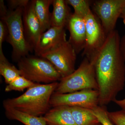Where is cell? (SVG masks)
Wrapping results in <instances>:
<instances>
[{
	"mask_svg": "<svg viewBox=\"0 0 125 125\" xmlns=\"http://www.w3.org/2000/svg\"><path fill=\"white\" fill-rule=\"evenodd\" d=\"M120 18H121L123 20V22L124 24L125 25V6L123 9L121 14Z\"/></svg>",
	"mask_w": 125,
	"mask_h": 125,
	"instance_id": "83f0119b",
	"label": "cell"
},
{
	"mask_svg": "<svg viewBox=\"0 0 125 125\" xmlns=\"http://www.w3.org/2000/svg\"><path fill=\"white\" fill-rule=\"evenodd\" d=\"M76 55L74 49L67 40L40 57L49 61L63 78L75 70Z\"/></svg>",
	"mask_w": 125,
	"mask_h": 125,
	"instance_id": "9c48e42d",
	"label": "cell"
},
{
	"mask_svg": "<svg viewBox=\"0 0 125 125\" xmlns=\"http://www.w3.org/2000/svg\"><path fill=\"white\" fill-rule=\"evenodd\" d=\"M67 41L65 28L51 27L40 35L34 51L36 55L41 56Z\"/></svg>",
	"mask_w": 125,
	"mask_h": 125,
	"instance_id": "8fae6325",
	"label": "cell"
},
{
	"mask_svg": "<svg viewBox=\"0 0 125 125\" xmlns=\"http://www.w3.org/2000/svg\"><path fill=\"white\" fill-rule=\"evenodd\" d=\"M23 9L20 7L14 10L8 9L6 14L0 17L1 20L7 25L8 34L6 40L12 47V60L17 62L33 52L25 36L22 21Z\"/></svg>",
	"mask_w": 125,
	"mask_h": 125,
	"instance_id": "3957f363",
	"label": "cell"
},
{
	"mask_svg": "<svg viewBox=\"0 0 125 125\" xmlns=\"http://www.w3.org/2000/svg\"><path fill=\"white\" fill-rule=\"evenodd\" d=\"M101 125V124H100V123H99V125Z\"/></svg>",
	"mask_w": 125,
	"mask_h": 125,
	"instance_id": "f1b7e54d",
	"label": "cell"
},
{
	"mask_svg": "<svg viewBox=\"0 0 125 125\" xmlns=\"http://www.w3.org/2000/svg\"><path fill=\"white\" fill-rule=\"evenodd\" d=\"M53 10L51 13V27L66 28L71 15L70 8L66 0H53Z\"/></svg>",
	"mask_w": 125,
	"mask_h": 125,
	"instance_id": "5bb4252c",
	"label": "cell"
},
{
	"mask_svg": "<svg viewBox=\"0 0 125 125\" xmlns=\"http://www.w3.org/2000/svg\"><path fill=\"white\" fill-rule=\"evenodd\" d=\"M86 27V42L82 55L90 62L105 42L107 37L100 21L92 10L84 18Z\"/></svg>",
	"mask_w": 125,
	"mask_h": 125,
	"instance_id": "8992f818",
	"label": "cell"
},
{
	"mask_svg": "<svg viewBox=\"0 0 125 125\" xmlns=\"http://www.w3.org/2000/svg\"><path fill=\"white\" fill-rule=\"evenodd\" d=\"M121 37L115 30L90 62L98 86L99 105L106 106L116 99L125 85V63L120 48Z\"/></svg>",
	"mask_w": 125,
	"mask_h": 125,
	"instance_id": "6da1fadb",
	"label": "cell"
},
{
	"mask_svg": "<svg viewBox=\"0 0 125 125\" xmlns=\"http://www.w3.org/2000/svg\"><path fill=\"white\" fill-rule=\"evenodd\" d=\"M29 0H7L9 10H14L20 7L24 8L29 2Z\"/></svg>",
	"mask_w": 125,
	"mask_h": 125,
	"instance_id": "cb8c5ba5",
	"label": "cell"
},
{
	"mask_svg": "<svg viewBox=\"0 0 125 125\" xmlns=\"http://www.w3.org/2000/svg\"><path fill=\"white\" fill-rule=\"evenodd\" d=\"M18 66L21 76L34 83L47 84L58 82L62 78L49 61L36 55H29L21 58Z\"/></svg>",
	"mask_w": 125,
	"mask_h": 125,
	"instance_id": "277c9868",
	"label": "cell"
},
{
	"mask_svg": "<svg viewBox=\"0 0 125 125\" xmlns=\"http://www.w3.org/2000/svg\"><path fill=\"white\" fill-rule=\"evenodd\" d=\"M98 90L85 89L67 94L54 92L50 100L52 107L60 106L79 107L93 109L99 105Z\"/></svg>",
	"mask_w": 125,
	"mask_h": 125,
	"instance_id": "ba28073f",
	"label": "cell"
},
{
	"mask_svg": "<svg viewBox=\"0 0 125 125\" xmlns=\"http://www.w3.org/2000/svg\"><path fill=\"white\" fill-rule=\"evenodd\" d=\"M125 0H92V11L101 21L107 35L115 30L124 7Z\"/></svg>",
	"mask_w": 125,
	"mask_h": 125,
	"instance_id": "52a82bcc",
	"label": "cell"
},
{
	"mask_svg": "<svg viewBox=\"0 0 125 125\" xmlns=\"http://www.w3.org/2000/svg\"><path fill=\"white\" fill-rule=\"evenodd\" d=\"M58 84V82L47 84L36 83L20 96L4 100L3 106L34 116H42L51 107L50 100Z\"/></svg>",
	"mask_w": 125,
	"mask_h": 125,
	"instance_id": "7a4b0ae2",
	"label": "cell"
},
{
	"mask_svg": "<svg viewBox=\"0 0 125 125\" xmlns=\"http://www.w3.org/2000/svg\"><path fill=\"white\" fill-rule=\"evenodd\" d=\"M35 83L23 76H20L7 84L5 87V91L6 92L11 91L23 92L26 89L33 86Z\"/></svg>",
	"mask_w": 125,
	"mask_h": 125,
	"instance_id": "ffe728a7",
	"label": "cell"
},
{
	"mask_svg": "<svg viewBox=\"0 0 125 125\" xmlns=\"http://www.w3.org/2000/svg\"><path fill=\"white\" fill-rule=\"evenodd\" d=\"M8 34V30L5 23L0 21V58L5 56L2 51V43L6 40Z\"/></svg>",
	"mask_w": 125,
	"mask_h": 125,
	"instance_id": "603a6c76",
	"label": "cell"
},
{
	"mask_svg": "<svg viewBox=\"0 0 125 125\" xmlns=\"http://www.w3.org/2000/svg\"><path fill=\"white\" fill-rule=\"evenodd\" d=\"M33 7L36 15L40 22L43 32L51 27V13L49 7L53 0H33Z\"/></svg>",
	"mask_w": 125,
	"mask_h": 125,
	"instance_id": "9a60e30c",
	"label": "cell"
},
{
	"mask_svg": "<svg viewBox=\"0 0 125 125\" xmlns=\"http://www.w3.org/2000/svg\"><path fill=\"white\" fill-rule=\"evenodd\" d=\"M108 115L115 125H125V112L121 110L116 111L108 112Z\"/></svg>",
	"mask_w": 125,
	"mask_h": 125,
	"instance_id": "7402d4cb",
	"label": "cell"
},
{
	"mask_svg": "<svg viewBox=\"0 0 125 125\" xmlns=\"http://www.w3.org/2000/svg\"><path fill=\"white\" fill-rule=\"evenodd\" d=\"M120 48L121 52L125 63V33L121 38Z\"/></svg>",
	"mask_w": 125,
	"mask_h": 125,
	"instance_id": "d4e9b609",
	"label": "cell"
},
{
	"mask_svg": "<svg viewBox=\"0 0 125 125\" xmlns=\"http://www.w3.org/2000/svg\"><path fill=\"white\" fill-rule=\"evenodd\" d=\"M43 116L47 125H76L68 106L54 107Z\"/></svg>",
	"mask_w": 125,
	"mask_h": 125,
	"instance_id": "4fadbf2b",
	"label": "cell"
},
{
	"mask_svg": "<svg viewBox=\"0 0 125 125\" xmlns=\"http://www.w3.org/2000/svg\"><path fill=\"white\" fill-rule=\"evenodd\" d=\"M4 108L6 115L9 120L19 121L25 125H47L43 116H34L13 108Z\"/></svg>",
	"mask_w": 125,
	"mask_h": 125,
	"instance_id": "2e32d148",
	"label": "cell"
},
{
	"mask_svg": "<svg viewBox=\"0 0 125 125\" xmlns=\"http://www.w3.org/2000/svg\"><path fill=\"white\" fill-rule=\"evenodd\" d=\"M70 108L76 125H98L100 123L92 109L79 107Z\"/></svg>",
	"mask_w": 125,
	"mask_h": 125,
	"instance_id": "e0dca14e",
	"label": "cell"
},
{
	"mask_svg": "<svg viewBox=\"0 0 125 125\" xmlns=\"http://www.w3.org/2000/svg\"><path fill=\"white\" fill-rule=\"evenodd\" d=\"M0 74L7 84L18 76H21L20 70L10 64L5 56L0 58Z\"/></svg>",
	"mask_w": 125,
	"mask_h": 125,
	"instance_id": "ac0fdd59",
	"label": "cell"
},
{
	"mask_svg": "<svg viewBox=\"0 0 125 125\" xmlns=\"http://www.w3.org/2000/svg\"><path fill=\"white\" fill-rule=\"evenodd\" d=\"M70 33L69 42L76 54L83 51L86 42V27L85 20L72 13L66 27Z\"/></svg>",
	"mask_w": 125,
	"mask_h": 125,
	"instance_id": "7c38bea8",
	"label": "cell"
},
{
	"mask_svg": "<svg viewBox=\"0 0 125 125\" xmlns=\"http://www.w3.org/2000/svg\"><path fill=\"white\" fill-rule=\"evenodd\" d=\"M8 10L5 5L4 2L3 0H0V16L2 17L5 15L7 13Z\"/></svg>",
	"mask_w": 125,
	"mask_h": 125,
	"instance_id": "484cf974",
	"label": "cell"
},
{
	"mask_svg": "<svg viewBox=\"0 0 125 125\" xmlns=\"http://www.w3.org/2000/svg\"><path fill=\"white\" fill-rule=\"evenodd\" d=\"M85 89L98 90L94 68L85 57L72 74L62 78L55 92L67 94Z\"/></svg>",
	"mask_w": 125,
	"mask_h": 125,
	"instance_id": "5b68a950",
	"label": "cell"
},
{
	"mask_svg": "<svg viewBox=\"0 0 125 125\" xmlns=\"http://www.w3.org/2000/svg\"><path fill=\"white\" fill-rule=\"evenodd\" d=\"M113 102L120 107L121 108V110L125 112V98L121 100H118L116 99Z\"/></svg>",
	"mask_w": 125,
	"mask_h": 125,
	"instance_id": "4316f807",
	"label": "cell"
},
{
	"mask_svg": "<svg viewBox=\"0 0 125 125\" xmlns=\"http://www.w3.org/2000/svg\"><path fill=\"white\" fill-rule=\"evenodd\" d=\"M68 4L74 10V13L81 18H84L89 13L91 9L92 0H66Z\"/></svg>",
	"mask_w": 125,
	"mask_h": 125,
	"instance_id": "d6986e66",
	"label": "cell"
},
{
	"mask_svg": "<svg viewBox=\"0 0 125 125\" xmlns=\"http://www.w3.org/2000/svg\"><path fill=\"white\" fill-rule=\"evenodd\" d=\"M93 113L97 118L99 123L102 125H115L112 122L108 115L106 106L98 105L92 109Z\"/></svg>",
	"mask_w": 125,
	"mask_h": 125,
	"instance_id": "44dd1931",
	"label": "cell"
},
{
	"mask_svg": "<svg viewBox=\"0 0 125 125\" xmlns=\"http://www.w3.org/2000/svg\"><path fill=\"white\" fill-rule=\"evenodd\" d=\"M22 21L25 38L33 51L39 38L43 31L35 13L33 0L30 1L24 8Z\"/></svg>",
	"mask_w": 125,
	"mask_h": 125,
	"instance_id": "30bf717a",
	"label": "cell"
}]
</instances>
